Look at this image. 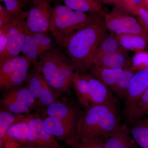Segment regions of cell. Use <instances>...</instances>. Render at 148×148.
<instances>
[{
    "instance_id": "cell-38",
    "label": "cell",
    "mask_w": 148,
    "mask_h": 148,
    "mask_svg": "<svg viewBox=\"0 0 148 148\" xmlns=\"http://www.w3.org/2000/svg\"><path fill=\"white\" fill-rule=\"evenodd\" d=\"M8 39L5 27L0 28V56L4 52L7 44Z\"/></svg>"
},
{
    "instance_id": "cell-35",
    "label": "cell",
    "mask_w": 148,
    "mask_h": 148,
    "mask_svg": "<svg viewBox=\"0 0 148 148\" xmlns=\"http://www.w3.org/2000/svg\"><path fill=\"white\" fill-rule=\"evenodd\" d=\"M136 18L148 32V10L144 7L139 8Z\"/></svg>"
},
{
    "instance_id": "cell-18",
    "label": "cell",
    "mask_w": 148,
    "mask_h": 148,
    "mask_svg": "<svg viewBox=\"0 0 148 148\" xmlns=\"http://www.w3.org/2000/svg\"><path fill=\"white\" fill-rule=\"evenodd\" d=\"M124 69H111L92 65L89 73L112 90Z\"/></svg>"
},
{
    "instance_id": "cell-33",
    "label": "cell",
    "mask_w": 148,
    "mask_h": 148,
    "mask_svg": "<svg viewBox=\"0 0 148 148\" xmlns=\"http://www.w3.org/2000/svg\"><path fill=\"white\" fill-rule=\"evenodd\" d=\"M16 16L10 13L1 4H0V28L11 24Z\"/></svg>"
},
{
    "instance_id": "cell-24",
    "label": "cell",
    "mask_w": 148,
    "mask_h": 148,
    "mask_svg": "<svg viewBox=\"0 0 148 148\" xmlns=\"http://www.w3.org/2000/svg\"><path fill=\"white\" fill-rule=\"evenodd\" d=\"M121 48L116 35L112 32L106 33L98 46L93 59L114 53Z\"/></svg>"
},
{
    "instance_id": "cell-27",
    "label": "cell",
    "mask_w": 148,
    "mask_h": 148,
    "mask_svg": "<svg viewBox=\"0 0 148 148\" xmlns=\"http://www.w3.org/2000/svg\"><path fill=\"white\" fill-rule=\"evenodd\" d=\"M1 104L3 110H5L15 114H27L31 113L32 110L26 105L15 100H10L3 98Z\"/></svg>"
},
{
    "instance_id": "cell-42",
    "label": "cell",
    "mask_w": 148,
    "mask_h": 148,
    "mask_svg": "<svg viewBox=\"0 0 148 148\" xmlns=\"http://www.w3.org/2000/svg\"><path fill=\"white\" fill-rule=\"evenodd\" d=\"M148 148V147H147V148Z\"/></svg>"
},
{
    "instance_id": "cell-22",
    "label": "cell",
    "mask_w": 148,
    "mask_h": 148,
    "mask_svg": "<svg viewBox=\"0 0 148 148\" xmlns=\"http://www.w3.org/2000/svg\"><path fill=\"white\" fill-rule=\"evenodd\" d=\"M116 35L121 46L125 50L137 52L146 50L148 47L146 40L140 36L130 34Z\"/></svg>"
},
{
    "instance_id": "cell-5",
    "label": "cell",
    "mask_w": 148,
    "mask_h": 148,
    "mask_svg": "<svg viewBox=\"0 0 148 148\" xmlns=\"http://www.w3.org/2000/svg\"><path fill=\"white\" fill-rule=\"evenodd\" d=\"M32 65L23 56L0 62V88L8 92L21 87L27 82Z\"/></svg>"
},
{
    "instance_id": "cell-10",
    "label": "cell",
    "mask_w": 148,
    "mask_h": 148,
    "mask_svg": "<svg viewBox=\"0 0 148 148\" xmlns=\"http://www.w3.org/2000/svg\"><path fill=\"white\" fill-rule=\"evenodd\" d=\"M26 83L36 101L37 112L42 114L48 106L57 101L58 96L34 66L29 72Z\"/></svg>"
},
{
    "instance_id": "cell-39",
    "label": "cell",
    "mask_w": 148,
    "mask_h": 148,
    "mask_svg": "<svg viewBox=\"0 0 148 148\" xmlns=\"http://www.w3.org/2000/svg\"><path fill=\"white\" fill-rule=\"evenodd\" d=\"M96 1H98V2L101 4L103 3L109 4H115L118 0H96Z\"/></svg>"
},
{
    "instance_id": "cell-15",
    "label": "cell",
    "mask_w": 148,
    "mask_h": 148,
    "mask_svg": "<svg viewBox=\"0 0 148 148\" xmlns=\"http://www.w3.org/2000/svg\"><path fill=\"white\" fill-rule=\"evenodd\" d=\"M92 65L111 69H125L130 68L131 61L122 48L114 53L94 58Z\"/></svg>"
},
{
    "instance_id": "cell-43",
    "label": "cell",
    "mask_w": 148,
    "mask_h": 148,
    "mask_svg": "<svg viewBox=\"0 0 148 148\" xmlns=\"http://www.w3.org/2000/svg\"><path fill=\"white\" fill-rule=\"evenodd\" d=\"M31 1H32V0H31Z\"/></svg>"
},
{
    "instance_id": "cell-4",
    "label": "cell",
    "mask_w": 148,
    "mask_h": 148,
    "mask_svg": "<svg viewBox=\"0 0 148 148\" xmlns=\"http://www.w3.org/2000/svg\"><path fill=\"white\" fill-rule=\"evenodd\" d=\"M50 32L62 47L72 34L93 21L98 15L73 10L56 3L51 8Z\"/></svg>"
},
{
    "instance_id": "cell-19",
    "label": "cell",
    "mask_w": 148,
    "mask_h": 148,
    "mask_svg": "<svg viewBox=\"0 0 148 148\" xmlns=\"http://www.w3.org/2000/svg\"><path fill=\"white\" fill-rule=\"evenodd\" d=\"M129 128L132 138L141 148L148 147V118L136 120Z\"/></svg>"
},
{
    "instance_id": "cell-29",
    "label": "cell",
    "mask_w": 148,
    "mask_h": 148,
    "mask_svg": "<svg viewBox=\"0 0 148 148\" xmlns=\"http://www.w3.org/2000/svg\"><path fill=\"white\" fill-rule=\"evenodd\" d=\"M18 115L1 109L0 112V140H2L8 129L16 121Z\"/></svg>"
},
{
    "instance_id": "cell-28",
    "label": "cell",
    "mask_w": 148,
    "mask_h": 148,
    "mask_svg": "<svg viewBox=\"0 0 148 148\" xmlns=\"http://www.w3.org/2000/svg\"><path fill=\"white\" fill-rule=\"evenodd\" d=\"M46 34H36L34 35L29 52L26 56L27 60L34 66L36 65L40 56L41 55L40 45L43 39Z\"/></svg>"
},
{
    "instance_id": "cell-20",
    "label": "cell",
    "mask_w": 148,
    "mask_h": 148,
    "mask_svg": "<svg viewBox=\"0 0 148 148\" xmlns=\"http://www.w3.org/2000/svg\"><path fill=\"white\" fill-rule=\"evenodd\" d=\"M73 86L80 105L84 108L90 106L88 83L83 73L76 72L73 80Z\"/></svg>"
},
{
    "instance_id": "cell-40",
    "label": "cell",
    "mask_w": 148,
    "mask_h": 148,
    "mask_svg": "<svg viewBox=\"0 0 148 148\" xmlns=\"http://www.w3.org/2000/svg\"><path fill=\"white\" fill-rule=\"evenodd\" d=\"M144 7L148 10V0H145Z\"/></svg>"
},
{
    "instance_id": "cell-7",
    "label": "cell",
    "mask_w": 148,
    "mask_h": 148,
    "mask_svg": "<svg viewBox=\"0 0 148 148\" xmlns=\"http://www.w3.org/2000/svg\"><path fill=\"white\" fill-rule=\"evenodd\" d=\"M107 29L115 34H130L142 37L148 43V32L136 17L114 8L105 16Z\"/></svg>"
},
{
    "instance_id": "cell-11",
    "label": "cell",
    "mask_w": 148,
    "mask_h": 148,
    "mask_svg": "<svg viewBox=\"0 0 148 148\" xmlns=\"http://www.w3.org/2000/svg\"><path fill=\"white\" fill-rule=\"evenodd\" d=\"M24 117L29 125L28 144L47 148H64L46 131L41 114L36 112L24 114Z\"/></svg>"
},
{
    "instance_id": "cell-8",
    "label": "cell",
    "mask_w": 148,
    "mask_h": 148,
    "mask_svg": "<svg viewBox=\"0 0 148 148\" xmlns=\"http://www.w3.org/2000/svg\"><path fill=\"white\" fill-rule=\"evenodd\" d=\"M53 0H32V5L27 11L26 24L32 34H47L50 32V23Z\"/></svg>"
},
{
    "instance_id": "cell-31",
    "label": "cell",
    "mask_w": 148,
    "mask_h": 148,
    "mask_svg": "<svg viewBox=\"0 0 148 148\" xmlns=\"http://www.w3.org/2000/svg\"><path fill=\"white\" fill-rule=\"evenodd\" d=\"M130 69L135 73L148 69V51L144 50L136 52L131 60Z\"/></svg>"
},
{
    "instance_id": "cell-23",
    "label": "cell",
    "mask_w": 148,
    "mask_h": 148,
    "mask_svg": "<svg viewBox=\"0 0 148 148\" xmlns=\"http://www.w3.org/2000/svg\"><path fill=\"white\" fill-rule=\"evenodd\" d=\"M3 98L18 101L26 105L32 111H37L34 98L27 86L6 92Z\"/></svg>"
},
{
    "instance_id": "cell-25",
    "label": "cell",
    "mask_w": 148,
    "mask_h": 148,
    "mask_svg": "<svg viewBox=\"0 0 148 148\" xmlns=\"http://www.w3.org/2000/svg\"><path fill=\"white\" fill-rule=\"evenodd\" d=\"M135 73V72L130 68L123 69L116 84L111 90L112 92L118 98L125 100L130 84Z\"/></svg>"
},
{
    "instance_id": "cell-44",
    "label": "cell",
    "mask_w": 148,
    "mask_h": 148,
    "mask_svg": "<svg viewBox=\"0 0 148 148\" xmlns=\"http://www.w3.org/2000/svg\"></svg>"
},
{
    "instance_id": "cell-36",
    "label": "cell",
    "mask_w": 148,
    "mask_h": 148,
    "mask_svg": "<svg viewBox=\"0 0 148 148\" xmlns=\"http://www.w3.org/2000/svg\"><path fill=\"white\" fill-rule=\"evenodd\" d=\"M34 34L28 32L24 39V43L21 49V53L22 56L26 57L29 52L30 47L32 45Z\"/></svg>"
},
{
    "instance_id": "cell-16",
    "label": "cell",
    "mask_w": 148,
    "mask_h": 148,
    "mask_svg": "<svg viewBox=\"0 0 148 148\" xmlns=\"http://www.w3.org/2000/svg\"><path fill=\"white\" fill-rule=\"evenodd\" d=\"M29 125L24 117V114L18 115L16 121L9 127L2 140H0L1 148L6 141H16L21 144L28 143Z\"/></svg>"
},
{
    "instance_id": "cell-32",
    "label": "cell",
    "mask_w": 148,
    "mask_h": 148,
    "mask_svg": "<svg viewBox=\"0 0 148 148\" xmlns=\"http://www.w3.org/2000/svg\"><path fill=\"white\" fill-rule=\"evenodd\" d=\"M1 2H3L5 8L14 16H18L23 11L24 0H1Z\"/></svg>"
},
{
    "instance_id": "cell-37",
    "label": "cell",
    "mask_w": 148,
    "mask_h": 148,
    "mask_svg": "<svg viewBox=\"0 0 148 148\" xmlns=\"http://www.w3.org/2000/svg\"><path fill=\"white\" fill-rule=\"evenodd\" d=\"M139 107L143 115H148V87L141 97Z\"/></svg>"
},
{
    "instance_id": "cell-30",
    "label": "cell",
    "mask_w": 148,
    "mask_h": 148,
    "mask_svg": "<svg viewBox=\"0 0 148 148\" xmlns=\"http://www.w3.org/2000/svg\"><path fill=\"white\" fill-rule=\"evenodd\" d=\"M115 5L116 8L135 16L138 14L139 8L144 7L142 0H118Z\"/></svg>"
},
{
    "instance_id": "cell-3",
    "label": "cell",
    "mask_w": 148,
    "mask_h": 148,
    "mask_svg": "<svg viewBox=\"0 0 148 148\" xmlns=\"http://www.w3.org/2000/svg\"><path fill=\"white\" fill-rule=\"evenodd\" d=\"M118 106L90 105L82 112L75 138H99L106 141L121 124Z\"/></svg>"
},
{
    "instance_id": "cell-41",
    "label": "cell",
    "mask_w": 148,
    "mask_h": 148,
    "mask_svg": "<svg viewBox=\"0 0 148 148\" xmlns=\"http://www.w3.org/2000/svg\"><path fill=\"white\" fill-rule=\"evenodd\" d=\"M142 2H143V5H144V4H145V0H142Z\"/></svg>"
},
{
    "instance_id": "cell-12",
    "label": "cell",
    "mask_w": 148,
    "mask_h": 148,
    "mask_svg": "<svg viewBox=\"0 0 148 148\" xmlns=\"http://www.w3.org/2000/svg\"><path fill=\"white\" fill-rule=\"evenodd\" d=\"M46 131L58 141L66 145L75 138L78 123L70 122L49 116L43 118Z\"/></svg>"
},
{
    "instance_id": "cell-34",
    "label": "cell",
    "mask_w": 148,
    "mask_h": 148,
    "mask_svg": "<svg viewBox=\"0 0 148 148\" xmlns=\"http://www.w3.org/2000/svg\"><path fill=\"white\" fill-rule=\"evenodd\" d=\"M3 148H47L32 144H21L13 141H8L3 143Z\"/></svg>"
},
{
    "instance_id": "cell-1",
    "label": "cell",
    "mask_w": 148,
    "mask_h": 148,
    "mask_svg": "<svg viewBox=\"0 0 148 148\" xmlns=\"http://www.w3.org/2000/svg\"><path fill=\"white\" fill-rule=\"evenodd\" d=\"M107 29L104 19L98 15L66 41L63 47L78 72H87L92 66L95 52Z\"/></svg>"
},
{
    "instance_id": "cell-45",
    "label": "cell",
    "mask_w": 148,
    "mask_h": 148,
    "mask_svg": "<svg viewBox=\"0 0 148 148\" xmlns=\"http://www.w3.org/2000/svg\"></svg>"
},
{
    "instance_id": "cell-26",
    "label": "cell",
    "mask_w": 148,
    "mask_h": 148,
    "mask_svg": "<svg viewBox=\"0 0 148 148\" xmlns=\"http://www.w3.org/2000/svg\"><path fill=\"white\" fill-rule=\"evenodd\" d=\"M106 141L93 138H75L67 144L72 148H106Z\"/></svg>"
},
{
    "instance_id": "cell-6",
    "label": "cell",
    "mask_w": 148,
    "mask_h": 148,
    "mask_svg": "<svg viewBox=\"0 0 148 148\" xmlns=\"http://www.w3.org/2000/svg\"><path fill=\"white\" fill-rule=\"evenodd\" d=\"M148 87V69L135 73L130 84L123 111L125 120L131 123L144 116L139 107L141 97Z\"/></svg>"
},
{
    "instance_id": "cell-13",
    "label": "cell",
    "mask_w": 148,
    "mask_h": 148,
    "mask_svg": "<svg viewBox=\"0 0 148 148\" xmlns=\"http://www.w3.org/2000/svg\"><path fill=\"white\" fill-rule=\"evenodd\" d=\"M83 74L88 83L90 105L118 106L116 98L108 86L90 73Z\"/></svg>"
},
{
    "instance_id": "cell-2",
    "label": "cell",
    "mask_w": 148,
    "mask_h": 148,
    "mask_svg": "<svg viewBox=\"0 0 148 148\" xmlns=\"http://www.w3.org/2000/svg\"><path fill=\"white\" fill-rule=\"evenodd\" d=\"M34 66L58 97L70 94L77 71L71 59L60 49H56L43 53Z\"/></svg>"
},
{
    "instance_id": "cell-17",
    "label": "cell",
    "mask_w": 148,
    "mask_h": 148,
    "mask_svg": "<svg viewBox=\"0 0 148 148\" xmlns=\"http://www.w3.org/2000/svg\"><path fill=\"white\" fill-rule=\"evenodd\" d=\"M129 128L121 124L112 133L105 143L106 148H137Z\"/></svg>"
},
{
    "instance_id": "cell-9",
    "label": "cell",
    "mask_w": 148,
    "mask_h": 148,
    "mask_svg": "<svg viewBox=\"0 0 148 148\" xmlns=\"http://www.w3.org/2000/svg\"><path fill=\"white\" fill-rule=\"evenodd\" d=\"M27 11H22L11 24L5 26L8 42L0 62L19 56L25 36L28 33L26 24Z\"/></svg>"
},
{
    "instance_id": "cell-21",
    "label": "cell",
    "mask_w": 148,
    "mask_h": 148,
    "mask_svg": "<svg viewBox=\"0 0 148 148\" xmlns=\"http://www.w3.org/2000/svg\"><path fill=\"white\" fill-rule=\"evenodd\" d=\"M73 10L98 15L101 11V3L96 0H56Z\"/></svg>"
},
{
    "instance_id": "cell-14",
    "label": "cell",
    "mask_w": 148,
    "mask_h": 148,
    "mask_svg": "<svg viewBox=\"0 0 148 148\" xmlns=\"http://www.w3.org/2000/svg\"><path fill=\"white\" fill-rule=\"evenodd\" d=\"M82 112L76 107L57 100L48 106L42 115L66 121L78 123Z\"/></svg>"
}]
</instances>
